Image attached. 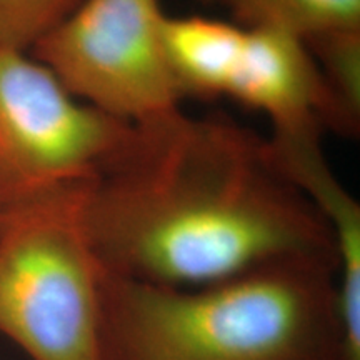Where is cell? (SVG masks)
I'll return each instance as SVG.
<instances>
[{
  "label": "cell",
  "instance_id": "obj_1",
  "mask_svg": "<svg viewBox=\"0 0 360 360\" xmlns=\"http://www.w3.org/2000/svg\"><path fill=\"white\" fill-rule=\"evenodd\" d=\"M82 222L107 274L199 287L285 260L335 264L332 232L267 137L182 109L132 125L84 188Z\"/></svg>",
  "mask_w": 360,
  "mask_h": 360
},
{
  "label": "cell",
  "instance_id": "obj_2",
  "mask_svg": "<svg viewBox=\"0 0 360 360\" xmlns=\"http://www.w3.org/2000/svg\"><path fill=\"white\" fill-rule=\"evenodd\" d=\"M337 267L285 260L199 287L105 272L103 360H349Z\"/></svg>",
  "mask_w": 360,
  "mask_h": 360
},
{
  "label": "cell",
  "instance_id": "obj_3",
  "mask_svg": "<svg viewBox=\"0 0 360 360\" xmlns=\"http://www.w3.org/2000/svg\"><path fill=\"white\" fill-rule=\"evenodd\" d=\"M84 188L4 212L0 334L30 360H103L105 270L82 222Z\"/></svg>",
  "mask_w": 360,
  "mask_h": 360
},
{
  "label": "cell",
  "instance_id": "obj_4",
  "mask_svg": "<svg viewBox=\"0 0 360 360\" xmlns=\"http://www.w3.org/2000/svg\"><path fill=\"white\" fill-rule=\"evenodd\" d=\"M132 124L79 101L29 51L0 47V212L87 187Z\"/></svg>",
  "mask_w": 360,
  "mask_h": 360
},
{
  "label": "cell",
  "instance_id": "obj_5",
  "mask_svg": "<svg viewBox=\"0 0 360 360\" xmlns=\"http://www.w3.org/2000/svg\"><path fill=\"white\" fill-rule=\"evenodd\" d=\"M160 0H84L30 53L79 101L125 124L180 109Z\"/></svg>",
  "mask_w": 360,
  "mask_h": 360
},
{
  "label": "cell",
  "instance_id": "obj_6",
  "mask_svg": "<svg viewBox=\"0 0 360 360\" xmlns=\"http://www.w3.org/2000/svg\"><path fill=\"white\" fill-rule=\"evenodd\" d=\"M225 97L262 112L276 135L357 132L307 44L277 29L244 27V42Z\"/></svg>",
  "mask_w": 360,
  "mask_h": 360
},
{
  "label": "cell",
  "instance_id": "obj_7",
  "mask_svg": "<svg viewBox=\"0 0 360 360\" xmlns=\"http://www.w3.org/2000/svg\"><path fill=\"white\" fill-rule=\"evenodd\" d=\"M283 172L328 224L337 254V307L349 360H360V205L322 152V135H270Z\"/></svg>",
  "mask_w": 360,
  "mask_h": 360
},
{
  "label": "cell",
  "instance_id": "obj_8",
  "mask_svg": "<svg viewBox=\"0 0 360 360\" xmlns=\"http://www.w3.org/2000/svg\"><path fill=\"white\" fill-rule=\"evenodd\" d=\"M164 42L182 98L227 96L244 42V27L202 15H167Z\"/></svg>",
  "mask_w": 360,
  "mask_h": 360
},
{
  "label": "cell",
  "instance_id": "obj_9",
  "mask_svg": "<svg viewBox=\"0 0 360 360\" xmlns=\"http://www.w3.org/2000/svg\"><path fill=\"white\" fill-rule=\"evenodd\" d=\"M232 20L244 27H267L304 42L337 32L360 30V0H219Z\"/></svg>",
  "mask_w": 360,
  "mask_h": 360
},
{
  "label": "cell",
  "instance_id": "obj_10",
  "mask_svg": "<svg viewBox=\"0 0 360 360\" xmlns=\"http://www.w3.org/2000/svg\"><path fill=\"white\" fill-rule=\"evenodd\" d=\"M84 0H0V47L32 51Z\"/></svg>",
  "mask_w": 360,
  "mask_h": 360
},
{
  "label": "cell",
  "instance_id": "obj_11",
  "mask_svg": "<svg viewBox=\"0 0 360 360\" xmlns=\"http://www.w3.org/2000/svg\"><path fill=\"white\" fill-rule=\"evenodd\" d=\"M200 2H219V0H200Z\"/></svg>",
  "mask_w": 360,
  "mask_h": 360
},
{
  "label": "cell",
  "instance_id": "obj_12",
  "mask_svg": "<svg viewBox=\"0 0 360 360\" xmlns=\"http://www.w3.org/2000/svg\"><path fill=\"white\" fill-rule=\"evenodd\" d=\"M2 219H4V214L0 212V224H2Z\"/></svg>",
  "mask_w": 360,
  "mask_h": 360
}]
</instances>
